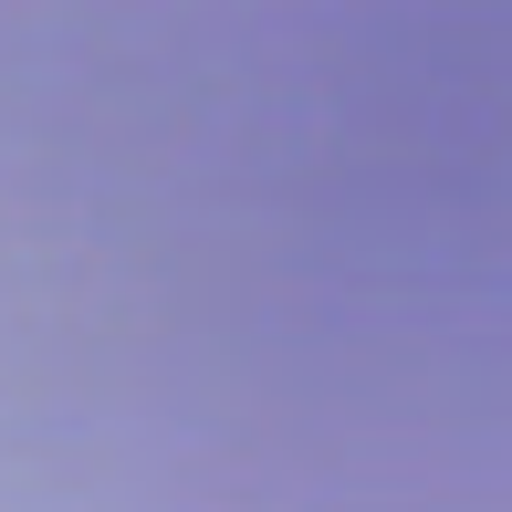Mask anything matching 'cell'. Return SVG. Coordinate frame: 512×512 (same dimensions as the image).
Segmentation results:
<instances>
[{"label":"cell","instance_id":"1","mask_svg":"<svg viewBox=\"0 0 512 512\" xmlns=\"http://www.w3.org/2000/svg\"><path fill=\"white\" fill-rule=\"evenodd\" d=\"M387 335H492V324H387ZM168 345H304V335H168Z\"/></svg>","mask_w":512,"mask_h":512}]
</instances>
